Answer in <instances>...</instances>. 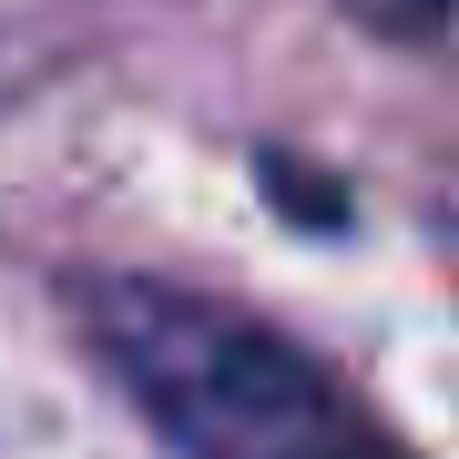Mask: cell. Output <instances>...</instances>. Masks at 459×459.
Returning <instances> with one entry per match:
<instances>
[{
    "instance_id": "1",
    "label": "cell",
    "mask_w": 459,
    "mask_h": 459,
    "mask_svg": "<svg viewBox=\"0 0 459 459\" xmlns=\"http://www.w3.org/2000/svg\"><path fill=\"white\" fill-rule=\"evenodd\" d=\"M62 316L174 459H419L316 347H296L286 327L225 296L72 265Z\"/></svg>"
},
{
    "instance_id": "2",
    "label": "cell",
    "mask_w": 459,
    "mask_h": 459,
    "mask_svg": "<svg viewBox=\"0 0 459 459\" xmlns=\"http://www.w3.org/2000/svg\"><path fill=\"white\" fill-rule=\"evenodd\" d=\"M347 11H358L368 31L409 41V51H439V31H449V0H347Z\"/></svg>"
}]
</instances>
